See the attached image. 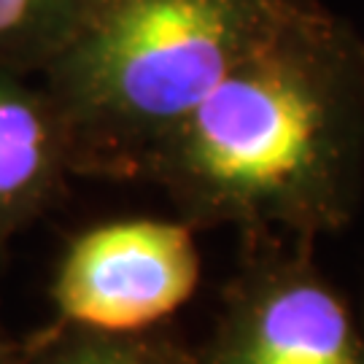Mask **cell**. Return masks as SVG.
Masks as SVG:
<instances>
[{
	"label": "cell",
	"mask_w": 364,
	"mask_h": 364,
	"mask_svg": "<svg viewBox=\"0 0 364 364\" xmlns=\"http://www.w3.org/2000/svg\"><path fill=\"white\" fill-rule=\"evenodd\" d=\"M200 275L192 224L178 216H127L73 235L57 259L49 294L65 324L146 332L195 297Z\"/></svg>",
	"instance_id": "cell-4"
},
{
	"label": "cell",
	"mask_w": 364,
	"mask_h": 364,
	"mask_svg": "<svg viewBox=\"0 0 364 364\" xmlns=\"http://www.w3.org/2000/svg\"><path fill=\"white\" fill-rule=\"evenodd\" d=\"M100 0H0V68L38 76Z\"/></svg>",
	"instance_id": "cell-7"
},
{
	"label": "cell",
	"mask_w": 364,
	"mask_h": 364,
	"mask_svg": "<svg viewBox=\"0 0 364 364\" xmlns=\"http://www.w3.org/2000/svg\"><path fill=\"white\" fill-rule=\"evenodd\" d=\"M65 122L38 76L0 68V251L68 197Z\"/></svg>",
	"instance_id": "cell-5"
},
{
	"label": "cell",
	"mask_w": 364,
	"mask_h": 364,
	"mask_svg": "<svg viewBox=\"0 0 364 364\" xmlns=\"http://www.w3.org/2000/svg\"><path fill=\"white\" fill-rule=\"evenodd\" d=\"M311 237L240 235L203 364H364L351 308L313 259Z\"/></svg>",
	"instance_id": "cell-3"
},
{
	"label": "cell",
	"mask_w": 364,
	"mask_h": 364,
	"mask_svg": "<svg viewBox=\"0 0 364 364\" xmlns=\"http://www.w3.org/2000/svg\"><path fill=\"white\" fill-rule=\"evenodd\" d=\"M197 232L235 227L318 240L364 195L362 38L305 0L221 78L149 165Z\"/></svg>",
	"instance_id": "cell-1"
},
{
	"label": "cell",
	"mask_w": 364,
	"mask_h": 364,
	"mask_svg": "<svg viewBox=\"0 0 364 364\" xmlns=\"http://www.w3.org/2000/svg\"><path fill=\"white\" fill-rule=\"evenodd\" d=\"M27 348H30V335L14 338L0 321V364H22Z\"/></svg>",
	"instance_id": "cell-8"
},
{
	"label": "cell",
	"mask_w": 364,
	"mask_h": 364,
	"mask_svg": "<svg viewBox=\"0 0 364 364\" xmlns=\"http://www.w3.org/2000/svg\"><path fill=\"white\" fill-rule=\"evenodd\" d=\"M22 364H203L200 351L159 329L97 332L54 318L30 332Z\"/></svg>",
	"instance_id": "cell-6"
},
{
	"label": "cell",
	"mask_w": 364,
	"mask_h": 364,
	"mask_svg": "<svg viewBox=\"0 0 364 364\" xmlns=\"http://www.w3.org/2000/svg\"><path fill=\"white\" fill-rule=\"evenodd\" d=\"M362 73H364V38H362Z\"/></svg>",
	"instance_id": "cell-9"
},
{
	"label": "cell",
	"mask_w": 364,
	"mask_h": 364,
	"mask_svg": "<svg viewBox=\"0 0 364 364\" xmlns=\"http://www.w3.org/2000/svg\"><path fill=\"white\" fill-rule=\"evenodd\" d=\"M305 0H100L38 73L76 178L146 181L183 119Z\"/></svg>",
	"instance_id": "cell-2"
}]
</instances>
